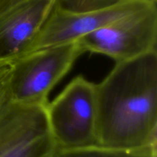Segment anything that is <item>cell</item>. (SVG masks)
I'll use <instances>...</instances> for the list:
<instances>
[{"mask_svg": "<svg viewBox=\"0 0 157 157\" xmlns=\"http://www.w3.org/2000/svg\"><path fill=\"white\" fill-rule=\"evenodd\" d=\"M55 148L45 106L10 101L0 110V157H51Z\"/></svg>", "mask_w": 157, "mask_h": 157, "instance_id": "cell-6", "label": "cell"}, {"mask_svg": "<svg viewBox=\"0 0 157 157\" xmlns=\"http://www.w3.org/2000/svg\"><path fill=\"white\" fill-rule=\"evenodd\" d=\"M145 1L150 2H153V3H157V0H145Z\"/></svg>", "mask_w": 157, "mask_h": 157, "instance_id": "cell-11", "label": "cell"}, {"mask_svg": "<svg viewBox=\"0 0 157 157\" xmlns=\"http://www.w3.org/2000/svg\"><path fill=\"white\" fill-rule=\"evenodd\" d=\"M149 2H150L145 0H126L107 7L87 11H69L54 5L38 33L15 58L44 48L77 41Z\"/></svg>", "mask_w": 157, "mask_h": 157, "instance_id": "cell-5", "label": "cell"}, {"mask_svg": "<svg viewBox=\"0 0 157 157\" xmlns=\"http://www.w3.org/2000/svg\"><path fill=\"white\" fill-rule=\"evenodd\" d=\"M55 0H21L0 10V61H12L36 35Z\"/></svg>", "mask_w": 157, "mask_h": 157, "instance_id": "cell-7", "label": "cell"}, {"mask_svg": "<svg viewBox=\"0 0 157 157\" xmlns=\"http://www.w3.org/2000/svg\"><path fill=\"white\" fill-rule=\"evenodd\" d=\"M48 125L59 148L98 145L96 86L81 75L45 105Z\"/></svg>", "mask_w": 157, "mask_h": 157, "instance_id": "cell-3", "label": "cell"}, {"mask_svg": "<svg viewBox=\"0 0 157 157\" xmlns=\"http://www.w3.org/2000/svg\"><path fill=\"white\" fill-rule=\"evenodd\" d=\"M20 1H21V0H2L0 2V10L6 9V8L9 7L10 6H12V5L15 4V3L18 2Z\"/></svg>", "mask_w": 157, "mask_h": 157, "instance_id": "cell-10", "label": "cell"}, {"mask_svg": "<svg viewBox=\"0 0 157 157\" xmlns=\"http://www.w3.org/2000/svg\"><path fill=\"white\" fill-rule=\"evenodd\" d=\"M84 53L100 54L115 63L157 51V3L121 17L78 39Z\"/></svg>", "mask_w": 157, "mask_h": 157, "instance_id": "cell-4", "label": "cell"}, {"mask_svg": "<svg viewBox=\"0 0 157 157\" xmlns=\"http://www.w3.org/2000/svg\"><path fill=\"white\" fill-rule=\"evenodd\" d=\"M95 86L98 145L157 146V51L115 63Z\"/></svg>", "mask_w": 157, "mask_h": 157, "instance_id": "cell-1", "label": "cell"}, {"mask_svg": "<svg viewBox=\"0 0 157 157\" xmlns=\"http://www.w3.org/2000/svg\"><path fill=\"white\" fill-rule=\"evenodd\" d=\"M2 0H0V2H2Z\"/></svg>", "mask_w": 157, "mask_h": 157, "instance_id": "cell-13", "label": "cell"}, {"mask_svg": "<svg viewBox=\"0 0 157 157\" xmlns=\"http://www.w3.org/2000/svg\"><path fill=\"white\" fill-rule=\"evenodd\" d=\"M51 157H157V146L136 149H118L100 145L77 148L55 147Z\"/></svg>", "mask_w": 157, "mask_h": 157, "instance_id": "cell-8", "label": "cell"}, {"mask_svg": "<svg viewBox=\"0 0 157 157\" xmlns=\"http://www.w3.org/2000/svg\"><path fill=\"white\" fill-rule=\"evenodd\" d=\"M84 53L78 40L35 51L11 61V101L46 105L52 89Z\"/></svg>", "mask_w": 157, "mask_h": 157, "instance_id": "cell-2", "label": "cell"}, {"mask_svg": "<svg viewBox=\"0 0 157 157\" xmlns=\"http://www.w3.org/2000/svg\"><path fill=\"white\" fill-rule=\"evenodd\" d=\"M115 2H123V1H126V0H114Z\"/></svg>", "mask_w": 157, "mask_h": 157, "instance_id": "cell-12", "label": "cell"}, {"mask_svg": "<svg viewBox=\"0 0 157 157\" xmlns=\"http://www.w3.org/2000/svg\"><path fill=\"white\" fill-rule=\"evenodd\" d=\"M12 69V63L0 61V110L11 101L9 81Z\"/></svg>", "mask_w": 157, "mask_h": 157, "instance_id": "cell-9", "label": "cell"}]
</instances>
